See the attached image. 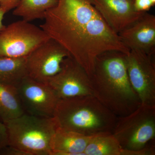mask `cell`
<instances>
[{
    "instance_id": "24",
    "label": "cell",
    "mask_w": 155,
    "mask_h": 155,
    "mask_svg": "<svg viewBox=\"0 0 155 155\" xmlns=\"http://www.w3.org/2000/svg\"><path fill=\"white\" fill-rule=\"evenodd\" d=\"M151 2L152 3L153 5L154 6L155 5V0H150Z\"/></svg>"
},
{
    "instance_id": "13",
    "label": "cell",
    "mask_w": 155,
    "mask_h": 155,
    "mask_svg": "<svg viewBox=\"0 0 155 155\" xmlns=\"http://www.w3.org/2000/svg\"><path fill=\"white\" fill-rule=\"evenodd\" d=\"M90 137L58 127L51 140V155H86Z\"/></svg>"
},
{
    "instance_id": "8",
    "label": "cell",
    "mask_w": 155,
    "mask_h": 155,
    "mask_svg": "<svg viewBox=\"0 0 155 155\" xmlns=\"http://www.w3.org/2000/svg\"><path fill=\"white\" fill-rule=\"evenodd\" d=\"M70 56L65 48L50 38L27 56L28 76L39 82L47 84L61 71L64 59Z\"/></svg>"
},
{
    "instance_id": "2",
    "label": "cell",
    "mask_w": 155,
    "mask_h": 155,
    "mask_svg": "<svg viewBox=\"0 0 155 155\" xmlns=\"http://www.w3.org/2000/svg\"><path fill=\"white\" fill-rule=\"evenodd\" d=\"M126 54L117 51L101 54L89 75L93 95L118 117L130 114L141 105L129 81Z\"/></svg>"
},
{
    "instance_id": "7",
    "label": "cell",
    "mask_w": 155,
    "mask_h": 155,
    "mask_svg": "<svg viewBox=\"0 0 155 155\" xmlns=\"http://www.w3.org/2000/svg\"><path fill=\"white\" fill-rule=\"evenodd\" d=\"M130 84L141 105L155 107V65L152 56L137 50L125 55Z\"/></svg>"
},
{
    "instance_id": "20",
    "label": "cell",
    "mask_w": 155,
    "mask_h": 155,
    "mask_svg": "<svg viewBox=\"0 0 155 155\" xmlns=\"http://www.w3.org/2000/svg\"><path fill=\"white\" fill-rule=\"evenodd\" d=\"M8 145V136L6 125L0 120V151Z\"/></svg>"
},
{
    "instance_id": "9",
    "label": "cell",
    "mask_w": 155,
    "mask_h": 155,
    "mask_svg": "<svg viewBox=\"0 0 155 155\" xmlns=\"http://www.w3.org/2000/svg\"><path fill=\"white\" fill-rule=\"evenodd\" d=\"M15 87L25 113L45 118L54 117L60 99L48 84L27 76Z\"/></svg>"
},
{
    "instance_id": "16",
    "label": "cell",
    "mask_w": 155,
    "mask_h": 155,
    "mask_svg": "<svg viewBox=\"0 0 155 155\" xmlns=\"http://www.w3.org/2000/svg\"><path fill=\"white\" fill-rule=\"evenodd\" d=\"M27 57H0V81L16 86L28 76Z\"/></svg>"
},
{
    "instance_id": "3",
    "label": "cell",
    "mask_w": 155,
    "mask_h": 155,
    "mask_svg": "<svg viewBox=\"0 0 155 155\" xmlns=\"http://www.w3.org/2000/svg\"><path fill=\"white\" fill-rule=\"evenodd\" d=\"M53 117L58 127L88 136L113 132L118 119L93 95L59 100Z\"/></svg>"
},
{
    "instance_id": "11",
    "label": "cell",
    "mask_w": 155,
    "mask_h": 155,
    "mask_svg": "<svg viewBox=\"0 0 155 155\" xmlns=\"http://www.w3.org/2000/svg\"><path fill=\"white\" fill-rule=\"evenodd\" d=\"M118 35L129 51H141L153 57L155 52V16L145 12Z\"/></svg>"
},
{
    "instance_id": "10",
    "label": "cell",
    "mask_w": 155,
    "mask_h": 155,
    "mask_svg": "<svg viewBox=\"0 0 155 155\" xmlns=\"http://www.w3.org/2000/svg\"><path fill=\"white\" fill-rule=\"evenodd\" d=\"M47 84L60 99L93 95L89 76L71 56L64 59L61 71Z\"/></svg>"
},
{
    "instance_id": "18",
    "label": "cell",
    "mask_w": 155,
    "mask_h": 155,
    "mask_svg": "<svg viewBox=\"0 0 155 155\" xmlns=\"http://www.w3.org/2000/svg\"><path fill=\"white\" fill-rule=\"evenodd\" d=\"M155 141L151 142L144 147L136 150L122 149L121 155H155Z\"/></svg>"
},
{
    "instance_id": "4",
    "label": "cell",
    "mask_w": 155,
    "mask_h": 155,
    "mask_svg": "<svg viewBox=\"0 0 155 155\" xmlns=\"http://www.w3.org/2000/svg\"><path fill=\"white\" fill-rule=\"evenodd\" d=\"M9 145L28 155H51V142L58 126L54 117L24 114L4 123Z\"/></svg>"
},
{
    "instance_id": "6",
    "label": "cell",
    "mask_w": 155,
    "mask_h": 155,
    "mask_svg": "<svg viewBox=\"0 0 155 155\" xmlns=\"http://www.w3.org/2000/svg\"><path fill=\"white\" fill-rule=\"evenodd\" d=\"M50 38L40 27L29 22H13L0 32V57H27Z\"/></svg>"
},
{
    "instance_id": "15",
    "label": "cell",
    "mask_w": 155,
    "mask_h": 155,
    "mask_svg": "<svg viewBox=\"0 0 155 155\" xmlns=\"http://www.w3.org/2000/svg\"><path fill=\"white\" fill-rule=\"evenodd\" d=\"M122 148L112 132L91 136L84 153L86 155H121Z\"/></svg>"
},
{
    "instance_id": "14",
    "label": "cell",
    "mask_w": 155,
    "mask_h": 155,
    "mask_svg": "<svg viewBox=\"0 0 155 155\" xmlns=\"http://www.w3.org/2000/svg\"><path fill=\"white\" fill-rule=\"evenodd\" d=\"M24 113L16 87L0 81V120L5 123Z\"/></svg>"
},
{
    "instance_id": "23",
    "label": "cell",
    "mask_w": 155,
    "mask_h": 155,
    "mask_svg": "<svg viewBox=\"0 0 155 155\" xmlns=\"http://www.w3.org/2000/svg\"><path fill=\"white\" fill-rule=\"evenodd\" d=\"M6 13V11L2 7H0V32L4 30L6 26L3 25L2 20L4 15Z\"/></svg>"
},
{
    "instance_id": "17",
    "label": "cell",
    "mask_w": 155,
    "mask_h": 155,
    "mask_svg": "<svg viewBox=\"0 0 155 155\" xmlns=\"http://www.w3.org/2000/svg\"><path fill=\"white\" fill-rule=\"evenodd\" d=\"M58 2V0H21L13 14L27 22L44 19L46 12L55 7Z\"/></svg>"
},
{
    "instance_id": "1",
    "label": "cell",
    "mask_w": 155,
    "mask_h": 155,
    "mask_svg": "<svg viewBox=\"0 0 155 155\" xmlns=\"http://www.w3.org/2000/svg\"><path fill=\"white\" fill-rule=\"evenodd\" d=\"M44 19L40 27L65 48L89 76L101 54L130 51L90 0H58Z\"/></svg>"
},
{
    "instance_id": "12",
    "label": "cell",
    "mask_w": 155,
    "mask_h": 155,
    "mask_svg": "<svg viewBox=\"0 0 155 155\" xmlns=\"http://www.w3.org/2000/svg\"><path fill=\"white\" fill-rule=\"evenodd\" d=\"M90 1L109 26L118 34L145 13L136 11L134 0Z\"/></svg>"
},
{
    "instance_id": "21",
    "label": "cell",
    "mask_w": 155,
    "mask_h": 155,
    "mask_svg": "<svg viewBox=\"0 0 155 155\" xmlns=\"http://www.w3.org/2000/svg\"><path fill=\"white\" fill-rule=\"evenodd\" d=\"M0 155H28L25 152L9 145L4 148L0 151Z\"/></svg>"
},
{
    "instance_id": "5",
    "label": "cell",
    "mask_w": 155,
    "mask_h": 155,
    "mask_svg": "<svg viewBox=\"0 0 155 155\" xmlns=\"http://www.w3.org/2000/svg\"><path fill=\"white\" fill-rule=\"evenodd\" d=\"M113 134L123 150H136L155 139V107L140 105L132 113L118 117Z\"/></svg>"
},
{
    "instance_id": "22",
    "label": "cell",
    "mask_w": 155,
    "mask_h": 155,
    "mask_svg": "<svg viewBox=\"0 0 155 155\" xmlns=\"http://www.w3.org/2000/svg\"><path fill=\"white\" fill-rule=\"evenodd\" d=\"M21 0H0V7L6 11V13L14 9Z\"/></svg>"
},
{
    "instance_id": "19",
    "label": "cell",
    "mask_w": 155,
    "mask_h": 155,
    "mask_svg": "<svg viewBox=\"0 0 155 155\" xmlns=\"http://www.w3.org/2000/svg\"><path fill=\"white\" fill-rule=\"evenodd\" d=\"M134 5L136 11L139 12H147L153 6L150 0H134Z\"/></svg>"
}]
</instances>
